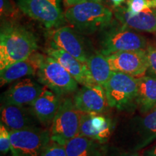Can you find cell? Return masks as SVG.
Returning a JSON list of instances; mask_svg holds the SVG:
<instances>
[{"instance_id": "obj_32", "label": "cell", "mask_w": 156, "mask_h": 156, "mask_svg": "<svg viewBox=\"0 0 156 156\" xmlns=\"http://www.w3.org/2000/svg\"><path fill=\"white\" fill-rule=\"evenodd\" d=\"M151 7L156 11V0H151Z\"/></svg>"}, {"instance_id": "obj_9", "label": "cell", "mask_w": 156, "mask_h": 156, "mask_svg": "<svg viewBox=\"0 0 156 156\" xmlns=\"http://www.w3.org/2000/svg\"><path fill=\"white\" fill-rule=\"evenodd\" d=\"M9 131L12 156H41L51 141L49 129L45 127Z\"/></svg>"}, {"instance_id": "obj_33", "label": "cell", "mask_w": 156, "mask_h": 156, "mask_svg": "<svg viewBox=\"0 0 156 156\" xmlns=\"http://www.w3.org/2000/svg\"><path fill=\"white\" fill-rule=\"evenodd\" d=\"M1 156H2V155H1Z\"/></svg>"}, {"instance_id": "obj_21", "label": "cell", "mask_w": 156, "mask_h": 156, "mask_svg": "<svg viewBox=\"0 0 156 156\" xmlns=\"http://www.w3.org/2000/svg\"><path fill=\"white\" fill-rule=\"evenodd\" d=\"M137 80L136 106L142 114H145L156 106V78L144 75Z\"/></svg>"}, {"instance_id": "obj_3", "label": "cell", "mask_w": 156, "mask_h": 156, "mask_svg": "<svg viewBox=\"0 0 156 156\" xmlns=\"http://www.w3.org/2000/svg\"><path fill=\"white\" fill-rule=\"evenodd\" d=\"M67 22L81 34H92L101 31L112 23L113 12L100 2L86 0L64 12Z\"/></svg>"}, {"instance_id": "obj_6", "label": "cell", "mask_w": 156, "mask_h": 156, "mask_svg": "<svg viewBox=\"0 0 156 156\" xmlns=\"http://www.w3.org/2000/svg\"><path fill=\"white\" fill-rule=\"evenodd\" d=\"M104 89L110 108L125 111L137 107L138 80L136 77L113 71Z\"/></svg>"}, {"instance_id": "obj_26", "label": "cell", "mask_w": 156, "mask_h": 156, "mask_svg": "<svg viewBox=\"0 0 156 156\" xmlns=\"http://www.w3.org/2000/svg\"><path fill=\"white\" fill-rule=\"evenodd\" d=\"M126 10L131 15H136L151 7V0H127Z\"/></svg>"}, {"instance_id": "obj_1", "label": "cell", "mask_w": 156, "mask_h": 156, "mask_svg": "<svg viewBox=\"0 0 156 156\" xmlns=\"http://www.w3.org/2000/svg\"><path fill=\"white\" fill-rule=\"evenodd\" d=\"M114 145L130 151H140L156 140V106L145 114L123 121L112 136Z\"/></svg>"}, {"instance_id": "obj_12", "label": "cell", "mask_w": 156, "mask_h": 156, "mask_svg": "<svg viewBox=\"0 0 156 156\" xmlns=\"http://www.w3.org/2000/svg\"><path fill=\"white\" fill-rule=\"evenodd\" d=\"M44 86L32 77L15 81L2 93V104L29 106L41 94Z\"/></svg>"}, {"instance_id": "obj_8", "label": "cell", "mask_w": 156, "mask_h": 156, "mask_svg": "<svg viewBox=\"0 0 156 156\" xmlns=\"http://www.w3.org/2000/svg\"><path fill=\"white\" fill-rule=\"evenodd\" d=\"M17 5L24 14L48 29L60 28L67 22L60 0H17Z\"/></svg>"}, {"instance_id": "obj_2", "label": "cell", "mask_w": 156, "mask_h": 156, "mask_svg": "<svg viewBox=\"0 0 156 156\" xmlns=\"http://www.w3.org/2000/svg\"><path fill=\"white\" fill-rule=\"evenodd\" d=\"M38 47L32 31L15 23H5L0 33V70L29 58Z\"/></svg>"}, {"instance_id": "obj_19", "label": "cell", "mask_w": 156, "mask_h": 156, "mask_svg": "<svg viewBox=\"0 0 156 156\" xmlns=\"http://www.w3.org/2000/svg\"><path fill=\"white\" fill-rule=\"evenodd\" d=\"M43 54L35 52L30 57L0 70L1 86L23 79L28 76H36Z\"/></svg>"}, {"instance_id": "obj_5", "label": "cell", "mask_w": 156, "mask_h": 156, "mask_svg": "<svg viewBox=\"0 0 156 156\" xmlns=\"http://www.w3.org/2000/svg\"><path fill=\"white\" fill-rule=\"evenodd\" d=\"M43 85L62 97L76 93L78 83L63 66L50 56L43 55L36 74Z\"/></svg>"}, {"instance_id": "obj_20", "label": "cell", "mask_w": 156, "mask_h": 156, "mask_svg": "<svg viewBox=\"0 0 156 156\" xmlns=\"http://www.w3.org/2000/svg\"><path fill=\"white\" fill-rule=\"evenodd\" d=\"M108 145L77 135L65 145L67 156H106Z\"/></svg>"}, {"instance_id": "obj_15", "label": "cell", "mask_w": 156, "mask_h": 156, "mask_svg": "<svg viewBox=\"0 0 156 156\" xmlns=\"http://www.w3.org/2000/svg\"><path fill=\"white\" fill-rule=\"evenodd\" d=\"M1 122L11 131L44 127L30 106L2 104Z\"/></svg>"}, {"instance_id": "obj_27", "label": "cell", "mask_w": 156, "mask_h": 156, "mask_svg": "<svg viewBox=\"0 0 156 156\" xmlns=\"http://www.w3.org/2000/svg\"><path fill=\"white\" fill-rule=\"evenodd\" d=\"M139 151H130L117 147L116 145H108L107 147L106 156H142Z\"/></svg>"}, {"instance_id": "obj_22", "label": "cell", "mask_w": 156, "mask_h": 156, "mask_svg": "<svg viewBox=\"0 0 156 156\" xmlns=\"http://www.w3.org/2000/svg\"><path fill=\"white\" fill-rule=\"evenodd\" d=\"M86 64L94 83L105 87L113 73L106 56L101 52L91 54Z\"/></svg>"}, {"instance_id": "obj_17", "label": "cell", "mask_w": 156, "mask_h": 156, "mask_svg": "<svg viewBox=\"0 0 156 156\" xmlns=\"http://www.w3.org/2000/svg\"><path fill=\"white\" fill-rule=\"evenodd\" d=\"M62 97L44 86L41 94L29 105L41 124L45 128L50 127L62 102Z\"/></svg>"}, {"instance_id": "obj_7", "label": "cell", "mask_w": 156, "mask_h": 156, "mask_svg": "<svg viewBox=\"0 0 156 156\" xmlns=\"http://www.w3.org/2000/svg\"><path fill=\"white\" fill-rule=\"evenodd\" d=\"M81 112L74 104L73 98H62L61 105L50 126L51 140L65 145L78 135Z\"/></svg>"}, {"instance_id": "obj_4", "label": "cell", "mask_w": 156, "mask_h": 156, "mask_svg": "<svg viewBox=\"0 0 156 156\" xmlns=\"http://www.w3.org/2000/svg\"><path fill=\"white\" fill-rule=\"evenodd\" d=\"M122 23H110L101 30L100 52L105 56L121 51L145 49L147 41L142 35Z\"/></svg>"}, {"instance_id": "obj_16", "label": "cell", "mask_w": 156, "mask_h": 156, "mask_svg": "<svg viewBox=\"0 0 156 156\" xmlns=\"http://www.w3.org/2000/svg\"><path fill=\"white\" fill-rule=\"evenodd\" d=\"M46 54L63 66L79 84L82 85L95 84L91 77L86 63L79 61L72 54L51 43L46 50Z\"/></svg>"}, {"instance_id": "obj_14", "label": "cell", "mask_w": 156, "mask_h": 156, "mask_svg": "<svg viewBox=\"0 0 156 156\" xmlns=\"http://www.w3.org/2000/svg\"><path fill=\"white\" fill-rule=\"evenodd\" d=\"M79 34L73 27L62 26L51 31V43L72 54L79 61L86 63L91 54H89L84 39Z\"/></svg>"}, {"instance_id": "obj_28", "label": "cell", "mask_w": 156, "mask_h": 156, "mask_svg": "<svg viewBox=\"0 0 156 156\" xmlns=\"http://www.w3.org/2000/svg\"><path fill=\"white\" fill-rule=\"evenodd\" d=\"M148 61V69L156 75V48L148 46L146 48Z\"/></svg>"}, {"instance_id": "obj_31", "label": "cell", "mask_w": 156, "mask_h": 156, "mask_svg": "<svg viewBox=\"0 0 156 156\" xmlns=\"http://www.w3.org/2000/svg\"><path fill=\"white\" fill-rule=\"evenodd\" d=\"M95 1L100 2V1H101V0H95ZM109 1L112 2L113 5H114V7H115V8H116V7H120V6L122 5V4L124 3L126 0H109Z\"/></svg>"}, {"instance_id": "obj_18", "label": "cell", "mask_w": 156, "mask_h": 156, "mask_svg": "<svg viewBox=\"0 0 156 156\" xmlns=\"http://www.w3.org/2000/svg\"><path fill=\"white\" fill-rule=\"evenodd\" d=\"M116 18L122 24L136 30L156 33V11L152 7L136 15H131L126 7H119L114 10Z\"/></svg>"}, {"instance_id": "obj_11", "label": "cell", "mask_w": 156, "mask_h": 156, "mask_svg": "<svg viewBox=\"0 0 156 156\" xmlns=\"http://www.w3.org/2000/svg\"><path fill=\"white\" fill-rule=\"evenodd\" d=\"M112 71L120 72L134 77L145 75L148 69L146 49L117 52L106 56Z\"/></svg>"}, {"instance_id": "obj_13", "label": "cell", "mask_w": 156, "mask_h": 156, "mask_svg": "<svg viewBox=\"0 0 156 156\" xmlns=\"http://www.w3.org/2000/svg\"><path fill=\"white\" fill-rule=\"evenodd\" d=\"M73 102L82 113H106L110 108L104 87L98 84L82 85L76 91Z\"/></svg>"}, {"instance_id": "obj_25", "label": "cell", "mask_w": 156, "mask_h": 156, "mask_svg": "<svg viewBox=\"0 0 156 156\" xmlns=\"http://www.w3.org/2000/svg\"><path fill=\"white\" fill-rule=\"evenodd\" d=\"M0 151L3 155L11 152L10 131L2 122L0 124Z\"/></svg>"}, {"instance_id": "obj_29", "label": "cell", "mask_w": 156, "mask_h": 156, "mask_svg": "<svg viewBox=\"0 0 156 156\" xmlns=\"http://www.w3.org/2000/svg\"><path fill=\"white\" fill-rule=\"evenodd\" d=\"M141 154L142 156H156V142L151 147L144 150Z\"/></svg>"}, {"instance_id": "obj_23", "label": "cell", "mask_w": 156, "mask_h": 156, "mask_svg": "<svg viewBox=\"0 0 156 156\" xmlns=\"http://www.w3.org/2000/svg\"><path fill=\"white\" fill-rule=\"evenodd\" d=\"M41 156H67L65 145L51 140L43 150Z\"/></svg>"}, {"instance_id": "obj_10", "label": "cell", "mask_w": 156, "mask_h": 156, "mask_svg": "<svg viewBox=\"0 0 156 156\" xmlns=\"http://www.w3.org/2000/svg\"><path fill=\"white\" fill-rule=\"evenodd\" d=\"M114 120L106 113H82L78 135L106 144L116 129Z\"/></svg>"}, {"instance_id": "obj_24", "label": "cell", "mask_w": 156, "mask_h": 156, "mask_svg": "<svg viewBox=\"0 0 156 156\" xmlns=\"http://www.w3.org/2000/svg\"><path fill=\"white\" fill-rule=\"evenodd\" d=\"M19 7H15L11 0H0V12L2 17L15 20L19 15Z\"/></svg>"}, {"instance_id": "obj_30", "label": "cell", "mask_w": 156, "mask_h": 156, "mask_svg": "<svg viewBox=\"0 0 156 156\" xmlns=\"http://www.w3.org/2000/svg\"><path fill=\"white\" fill-rule=\"evenodd\" d=\"M85 1H86V0H63L64 5L67 7H72V6L77 5V4L81 3Z\"/></svg>"}]
</instances>
